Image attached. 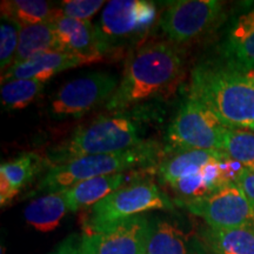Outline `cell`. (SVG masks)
<instances>
[{
  "label": "cell",
  "mask_w": 254,
  "mask_h": 254,
  "mask_svg": "<svg viewBox=\"0 0 254 254\" xmlns=\"http://www.w3.org/2000/svg\"><path fill=\"white\" fill-rule=\"evenodd\" d=\"M87 64L85 59L71 53L63 51H49L6 69L1 75V84L14 79H34L46 82L60 72Z\"/></svg>",
  "instance_id": "cell-15"
},
{
  "label": "cell",
  "mask_w": 254,
  "mask_h": 254,
  "mask_svg": "<svg viewBox=\"0 0 254 254\" xmlns=\"http://www.w3.org/2000/svg\"><path fill=\"white\" fill-rule=\"evenodd\" d=\"M244 168L222 151L195 150L170 154L158 164L157 173L179 205L234 184Z\"/></svg>",
  "instance_id": "cell-3"
},
{
  "label": "cell",
  "mask_w": 254,
  "mask_h": 254,
  "mask_svg": "<svg viewBox=\"0 0 254 254\" xmlns=\"http://www.w3.org/2000/svg\"><path fill=\"white\" fill-rule=\"evenodd\" d=\"M126 173H117L85 180L66 189L69 211L75 213L82 209L93 207L114 190L125 186Z\"/></svg>",
  "instance_id": "cell-19"
},
{
  "label": "cell",
  "mask_w": 254,
  "mask_h": 254,
  "mask_svg": "<svg viewBox=\"0 0 254 254\" xmlns=\"http://www.w3.org/2000/svg\"><path fill=\"white\" fill-rule=\"evenodd\" d=\"M189 98L205 105L230 128L254 129V72L224 60L205 62L192 71Z\"/></svg>",
  "instance_id": "cell-2"
},
{
  "label": "cell",
  "mask_w": 254,
  "mask_h": 254,
  "mask_svg": "<svg viewBox=\"0 0 254 254\" xmlns=\"http://www.w3.org/2000/svg\"><path fill=\"white\" fill-rule=\"evenodd\" d=\"M228 128L205 105L189 98L168 126L167 147L172 153L195 150L221 151Z\"/></svg>",
  "instance_id": "cell-7"
},
{
  "label": "cell",
  "mask_w": 254,
  "mask_h": 254,
  "mask_svg": "<svg viewBox=\"0 0 254 254\" xmlns=\"http://www.w3.org/2000/svg\"><path fill=\"white\" fill-rule=\"evenodd\" d=\"M179 205L215 230L254 226V205L236 183Z\"/></svg>",
  "instance_id": "cell-9"
},
{
  "label": "cell",
  "mask_w": 254,
  "mask_h": 254,
  "mask_svg": "<svg viewBox=\"0 0 254 254\" xmlns=\"http://www.w3.org/2000/svg\"><path fill=\"white\" fill-rule=\"evenodd\" d=\"M119 86L118 78L107 72H93L64 84L51 100L50 111L58 119L80 118L109 101Z\"/></svg>",
  "instance_id": "cell-10"
},
{
  "label": "cell",
  "mask_w": 254,
  "mask_h": 254,
  "mask_svg": "<svg viewBox=\"0 0 254 254\" xmlns=\"http://www.w3.org/2000/svg\"><path fill=\"white\" fill-rule=\"evenodd\" d=\"M153 209H173V201L153 183L125 185L90 208L82 228L103 227Z\"/></svg>",
  "instance_id": "cell-8"
},
{
  "label": "cell",
  "mask_w": 254,
  "mask_h": 254,
  "mask_svg": "<svg viewBox=\"0 0 254 254\" xmlns=\"http://www.w3.org/2000/svg\"><path fill=\"white\" fill-rule=\"evenodd\" d=\"M224 9L218 0H179L172 1L159 18V25L174 44L195 40L212 30Z\"/></svg>",
  "instance_id": "cell-11"
},
{
  "label": "cell",
  "mask_w": 254,
  "mask_h": 254,
  "mask_svg": "<svg viewBox=\"0 0 254 254\" xmlns=\"http://www.w3.org/2000/svg\"><path fill=\"white\" fill-rule=\"evenodd\" d=\"M159 146L147 140L138 147L110 154L88 155L73 159L65 164L51 166L37 186V192H57L69 189L92 178L126 173L158 163Z\"/></svg>",
  "instance_id": "cell-5"
},
{
  "label": "cell",
  "mask_w": 254,
  "mask_h": 254,
  "mask_svg": "<svg viewBox=\"0 0 254 254\" xmlns=\"http://www.w3.org/2000/svg\"><path fill=\"white\" fill-rule=\"evenodd\" d=\"M202 238L214 254H254V226L231 230L207 227Z\"/></svg>",
  "instance_id": "cell-21"
},
{
  "label": "cell",
  "mask_w": 254,
  "mask_h": 254,
  "mask_svg": "<svg viewBox=\"0 0 254 254\" xmlns=\"http://www.w3.org/2000/svg\"><path fill=\"white\" fill-rule=\"evenodd\" d=\"M1 19L18 24L19 26L50 23L59 14L58 7H53L43 0H6L1 1Z\"/></svg>",
  "instance_id": "cell-20"
},
{
  "label": "cell",
  "mask_w": 254,
  "mask_h": 254,
  "mask_svg": "<svg viewBox=\"0 0 254 254\" xmlns=\"http://www.w3.org/2000/svg\"><path fill=\"white\" fill-rule=\"evenodd\" d=\"M105 4L106 2L103 0H64L58 11L59 14L65 17L90 21Z\"/></svg>",
  "instance_id": "cell-26"
},
{
  "label": "cell",
  "mask_w": 254,
  "mask_h": 254,
  "mask_svg": "<svg viewBox=\"0 0 254 254\" xmlns=\"http://www.w3.org/2000/svg\"><path fill=\"white\" fill-rule=\"evenodd\" d=\"M45 82L34 79H14L1 85V104L7 111L23 110L41 93Z\"/></svg>",
  "instance_id": "cell-23"
},
{
  "label": "cell",
  "mask_w": 254,
  "mask_h": 254,
  "mask_svg": "<svg viewBox=\"0 0 254 254\" xmlns=\"http://www.w3.org/2000/svg\"><path fill=\"white\" fill-rule=\"evenodd\" d=\"M252 131H253V132H254V129H252Z\"/></svg>",
  "instance_id": "cell-29"
},
{
  "label": "cell",
  "mask_w": 254,
  "mask_h": 254,
  "mask_svg": "<svg viewBox=\"0 0 254 254\" xmlns=\"http://www.w3.org/2000/svg\"><path fill=\"white\" fill-rule=\"evenodd\" d=\"M47 164L46 158L34 152H26L0 165V205L4 207L25 186L31 184Z\"/></svg>",
  "instance_id": "cell-16"
},
{
  "label": "cell",
  "mask_w": 254,
  "mask_h": 254,
  "mask_svg": "<svg viewBox=\"0 0 254 254\" xmlns=\"http://www.w3.org/2000/svg\"><path fill=\"white\" fill-rule=\"evenodd\" d=\"M183 73V53L174 44L151 41L136 46L127 57L119 86L106 103V109L120 113L166 97L176 91Z\"/></svg>",
  "instance_id": "cell-1"
},
{
  "label": "cell",
  "mask_w": 254,
  "mask_h": 254,
  "mask_svg": "<svg viewBox=\"0 0 254 254\" xmlns=\"http://www.w3.org/2000/svg\"><path fill=\"white\" fill-rule=\"evenodd\" d=\"M49 51H59L51 21L31 26H20L17 55L12 66L27 62L37 55Z\"/></svg>",
  "instance_id": "cell-22"
},
{
  "label": "cell",
  "mask_w": 254,
  "mask_h": 254,
  "mask_svg": "<svg viewBox=\"0 0 254 254\" xmlns=\"http://www.w3.org/2000/svg\"><path fill=\"white\" fill-rule=\"evenodd\" d=\"M222 60L254 72V4L232 19L221 45Z\"/></svg>",
  "instance_id": "cell-14"
},
{
  "label": "cell",
  "mask_w": 254,
  "mask_h": 254,
  "mask_svg": "<svg viewBox=\"0 0 254 254\" xmlns=\"http://www.w3.org/2000/svg\"><path fill=\"white\" fill-rule=\"evenodd\" d=\"M150 220L145 215L98 228H82L84 254H145Z\"/></svg>",
  "instance_id": "cell-12"
},
{
  "label": "cell",
  "mask_w": 254,
  "mask_h": 254,
  "mask_svg": "<svg viewBox=\"0 0 254 254\" xmlns=\"http://www.w3.org/2000/svg\"><path fill=\"white\" fill-rule=\"evenodd\" d=\"M68 212L71 211L66 190H62L32 200L24 209V218L34 230L47 233L56 230Z\"/></svg>",
  "instance_id": "cell-18"
},
{
  "label": "cell",
  "mask_w": 254,
  "mask_h": 254,
  "mask_svg": "<svg viewBox=\"0 0 254 254\" xmlns=\"http://www.w3.org/2000/svg\"><path fill=\"white\" fill-rule=\"evenodd\" d=\"M145 254H198L196 243L176 221L164 218L150 220Z\"/></svg>",
  "instance_id": "cell-17"
},
{
  "label": "cell",
  "mask_w": 254,
  "mask_h": 254,
  "mask_svg": "<svg viewBox=\"0 0 254 254\" xmlns=\"http://www.w3.org/2000/svg\"><path fill=\"white\" fill-rule=\"evenodd\" d=\"M20 26L2 19L0 24V68L4 73L13 65L19 44Z\"/></svg>",
  "instance_id": "cell-25"
},
{
  "label": "cell",
  "mask_w": 254,
  "mask_h": 254,
  "mask_svg": "<svg viewBox=\"0 0 254 254\" xmlns=\"http://www.w3.org/2000/svg\"><path fill=\"white\" fill-rule=\"evenodd\" d=\"M52 254H84L81 234H71L53 251Z\"/></svg>",
  "instance_id": "cell-27"
},
{
  "label": "cell",
  "mask_w": 254,
  "mask_h": 254,
  "mask_svg": "<svg viewBox=\"0 0 254 254\" xmlns=\"http://www.w3.org/2000/svg\"><path fill=\"white\" fill-rule=\"evenodd\" d=\"M158 20L157 5L148 0H112L106 2L97 25L105 56L135 46Z\"/></svg>",
  "instance_id": "cell-6"
},
{
  "label": "cell",
  "mask_w": 254,
  "mask_h": 254,
  "mask_svg": "<svg viewBox=\"0 0 254 254\" xmlns=\"http://www.w3.org/2000/svg\"><path fill=\"white\" fill-rule=\"evenodd\" d=\"M221 151L245 168L254 167V132L250 129L228 128Z\"/></svg>",
  "instance_id": "cell-24"
},
{
  "label": "cell",
  "mask_w": 254,
  "mask_h": 254,
  "mask_svg": "<svg viewBox=\"0 0 254 254\" xmlns=\"http://www.w3.org/2000/svg\"><path fill=\"white\" fill-rule=\"evenodd\" d=\"M146 141L140 136L139 126L134 120L117 113L99 117L87 125L79 127L68 138L51 148L46 160L51 167L88 155L131 150Z\"/></svg>",
  "instance_id": "cell-4"
},
{
  "label": "cell",
  "mask_w": 254,
  "mask_h": 254,
  "mask_svg": "<svg viewBox=\"0 0 254 254\" xmlns=\"http://www.w3.org/2000/svg\"><path fill=\"white\" fill-rule=\"evenodd\" d=\"M55 30L58 50L97 63L105 57L97 25L58 14L51 21Z\"/></svg>",
  "instance_id": "cell-13"
},
{
  "label": "cell",
  "mask_w": 254,
  "mask_h": 254,
  "mask_svg": "<svg viewBox=\"0 0 254 254\" xmlns=\"http://www.w3.org/2000/svg\"><path fill=\"white\" fill-rule=\"evenodd\" d=\"M236 184L240 186V189L245 192V194L254 205V167L244 168L243 172L238 177Z\"/></svg>",
  "instance_id": "cell-28"
}]
</instances>
